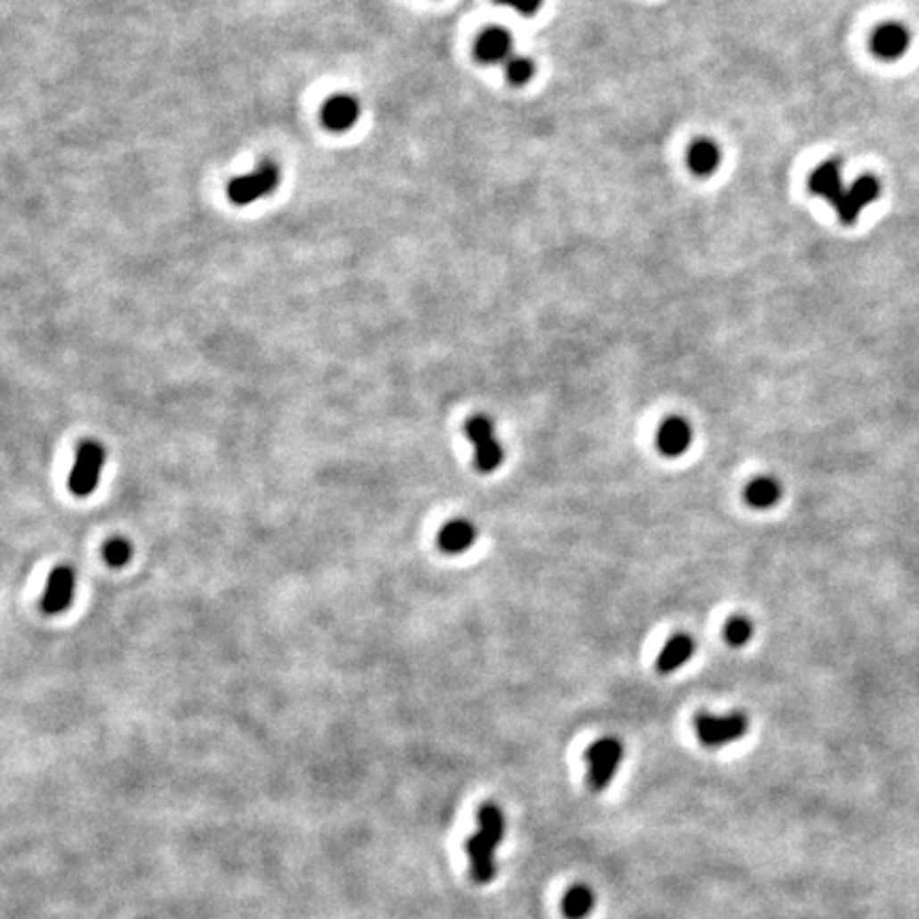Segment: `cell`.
Returning a JSON list of instances; mask_svg holds the SVG:
<instances>
[{"label":"cell","instance_id":"21","mask_svg":"<svg viewBox=\"0 0 919 919\" xmlns=\"http://www.w3.org/2000/svg\"><path fill=\"white\" fill-rule=\"evenodd\" d=\"M103 556H104V560H107L109 567H115V568L124 567V564L130 562L132 547L126 539H111L104 542Z\"/></svg>","mask_w":919,"mask_h":919},{"label":"cell","instance_id":"19","mask_svg":"<svg viewBox=\"0 0 919 919\" xmlns=\"http://www.w3.org/2000/svg\"><path fill=\"white\" fill-rule=\"evenodd\" d=\"M724 636H726V641L733 647H743L749 643L751 636H754V624H751V619L736 616L733 619H728L726 628H724Z\"/></svg>","mask_w":919,"mask_h":919},{"label":"cell","instance_id":"6","mask_svg":"<svg viewBox=\"0 0 919 919\" xmlns=\"http://www.w3.org/2000/svg\"><path fill=\"white\" fill-rule=\"evenodd\" d=\"M467 436L475 447V467L481 473H494L505 458V451L494 435V424L485 415H475L467 422Z\"/></svg>","mask_w":919,"mask_h":919},{"label":"cell","instance_id":"16","mask_svg":"<svg viewBox=\"0 0 919 919\" xmlns=\"http://www.w3.org/2000/svg\"><path fill=\"white\" fill-rule=\"evenodd\" d=\"M691 653H694V641H691L688 634L673 636V639L664 645L660 656H658V662H656L658 671L664 675L675 673L677 668H681L685 662L690 660Z\"/></svg>","mask_w":919,"mask_h":919},{"label":"cell","instance_id":"2","mask_svg":"<svg viewBox=\"0 0 919 919\" xmlns=\"http://www.w3.org/2000/svg\"><path fill=\"white\" fill-rule=\"evenodd\" d=\"M585 760H588L590 790L602 791L609 788V783L613 782V777L619 771V764L624 760V745L617 739L607 736V739H600L590 745Z\"/></svg>","mask_w":919,"mask_h":919},{"label":"cell","instance_id":"15","mask_svg":"<svg viewBox=\"0 0 919 919\" xmlns=\"http://www.w3.org/2000/svg\"><path fill=\"white\" fill-rule=\"evenodd\" d=\"M719 162H722V149H719L717 143L708 141V138H700V141H696L694 145L690 147L688 164L694 175H713L719 169Z\"/></svg>","mask_w":919,"mask_h":919},{"label":"cell","instance_id":"8","mask_svg":"<svg viewBox=\"0 0 919 919\" xmlns=\"http://www.w3.org/2000/svg\"><path fill=\"white\" fill-rule=\"evenodd\" d=\"M75 596V570L70 567H58L52 570L47 579L46 594H43L41 607L46 613H62L73 605Z\"/></svg>","mask_w":919,"mask_h":919},{"label":"cell","instance_id":"14","mask_svg":"<svg viewBox=\"0 0 919 919\" xmlns=\"http://www.w3.org/2000/svg\"><path fill=\"white\" fill-rule=\"evenodd\" d=\"M477 539V530L467 519H453L441 528L436 542L445 553H462L467 551Z\"/></svg>","mask_w":919,"mask_h":919},{"label":"cell","instance_id":"20","mask_svg":"<svg viewBox=\"0 0 919 919\" xmlns=\"http://www.w3.org/2000/svg\"><path fill=\"white\" fill-rule=\"evenodd\" d=\"M505 75L513 86H524L534 77V62L524 55H511L505 62Z\"/></svg>","mask_w":919,"mask_h":919},{"label":"cell","instance_id":"10","mask_svg":"<svg viewBox=\"0 0 919 919\" xmlns=\"http://www.w3.org/2000/svg\"><path fill=\"white\" fill-rule=\"evenodd\" d=\"M475 55L484 64L507 62L513 55V37L505 28H487L475 43Z\"/></svg>","mask_w":919,"mask_h":919},{"label":"cell","instance_id":"3","mask_svg":"<svg viewBox=\"0 0 919 919\" xmlns=\"http://www.w3.org/2000/svg\"><path fill=\"white\" fill-rule=\"evenodd\" d=\"M694 726L700 743L717 749V747L743 739L747 730H749V719L743 713H726V716L700 713V716H696Z\"/></svg>","mask_w":919,"mask_h":919},{"label":"cell","instance_id":"5","mask_svg":"<svg viewBox=\"0 0 919 919\" xmlns=\"http://www.w3.org/2000/svg\"><path fill=\"white\" fill-rule=\"evenodd\" d=\"M104 467V447L96 441H83L77 450L75 467L69 475V487L77 498L90 496L96 490Z\"/></svg>","mask_w":919,"mask_h":919},{"label":"cell","instance_id":"1","mask_svg":"<svg viewBox=\"0 0 919 919\" xmlns=\"http://www.w3.org/2000/svg\"><path fill=\"white\" fill-rule=\"evenodd\" d=\"M505 813L498 805L485 802L477 811V832L467 840L470 877L477 883H490L496 877V849L505 839Z\"/></svg>","mask_w":919,"mask_h":919},{"label":"cell","instance_id":"13","mask_svg":"<svg viewBox=\"0 0 919 919\" xmlns=\"http://www.w3.org/2000/svg\"><path fill=\"white\" fill-rule=\"evenodd\" d=\"M909 30L902 24L892 21V24H883L874 30L871 46L874 55H879V58L896 60L900 58V55H905L907 47H909Z\"/></svg>","mask_w":919,"mask_h":919},{"label":"cell","instance_id":"12","mask_svg":"<svg viewBox=\"0 0 919 919\" xmlns=\"http://www.w3.org/2000/svg\"><path fill=\"white\" fill-rule=\"evenodd\" d=\"M809 187L813 194L826 198V201L837 209V204L840 203V198H843V194L847 190L843 186V177H840L839 160H828V162L819 164L811 173Z\"/></svg>","mask_w":919,"mask_h":919},{"label":"cell","instance_id":"9","mask_svg":"<svg viewBox=\"0 0 919 919\" xmlns=\"http://www.w3.org/2000/svg\"><path fill=\"white\" fill-rule=\"evenodd\" d=\"M360 120V103L350 94L330 96L322 107V124L332 132H345Z\"/></svg>","mask_w":919,"mask_h":919},{"label":"cell","instance_id":"11","mask_svg":"<svg viewBox=\"0 0 919 919\" xmlns=\"http://www.w3.org/2000/svg\"><path fill=\"white\" fill-rule=\"evenodd\" d=\"M656 445L662 456L679 458L690 450L691 445V428L683 418H668L664 419L660 430H658Z\"/></svg>","mask_w":919,"mask_h":919},{"label":"cell","instance_id":"4","mask_svg":"<svg viewBox=\"0 0 919 919\" xmlns=\"http://www.w3.org/2000/svg\"><path fill=\"white\" fill-rule=\"evenodd\" d=\"M279 169H277L275 162H262L256 170H252L249 175L235 177V179L228 184V198L239 207H245V204H252L260 201V198L269 196L277 190L279 186Z\"/></svg>","mask_w":919,"mask_h":919},{"label":"cell","instance_id":"18","mask_svg":"<svg viewBox=\"0 0 919 919\" xmlns=\"http://www.w3.org/2000/svg\"><path fill=\"white\" fill-rule=\"evenodd\" d=\"M782 484L773 477H758L745 487V502L754 509H771L782 501Z\"/></svg>","mask_w":919,"mask_h":919},{"label":"cell","instance_id":"22","mask_svg":"<svg viewBox=\"0 0 919 919\" xmlns=\"http://www.w3.org/2000/svg\"><path fill=\"white\" fill-rule=\"evenodd\" d=\"M496 3L498 4H505V7H511V9L517 11V13L528 15V18H530V15H534L536 11L541 9L542 0H496Z\"/></svg>","mask_w":919,"mask_h":919},{"label":"cell","instance_id":"7","mask_svg":"<svg viewBox=\"0 0 919 919\" xmlns=\"http://www.w3.org/2000/svg\"><path fill=\"white\" fill-rule=\"evenodd\" d=\"M879 192H882V186H879V181L874 179V177H860L854 186L847 187L843 198H840V203L837 204V213L840 221H843V224H854L857 215L862 213V209L877 201Z\"/></svg>","mask_w":919,"mask_h":919},{"label":"cell","instance_id":"17","mask_svg":"<svg viewBox=\"0 0 919 919\" xmlns=\"http://www.w3.org/2000/svg\"><path fill=\"white\" fill-rule=\"evenodd\" d=\"M596 894L585 883H575L562 896V913L567 919H585L594 911Z\"/></svg>","mask_w":919,"mask_h":919}]
</instances>
